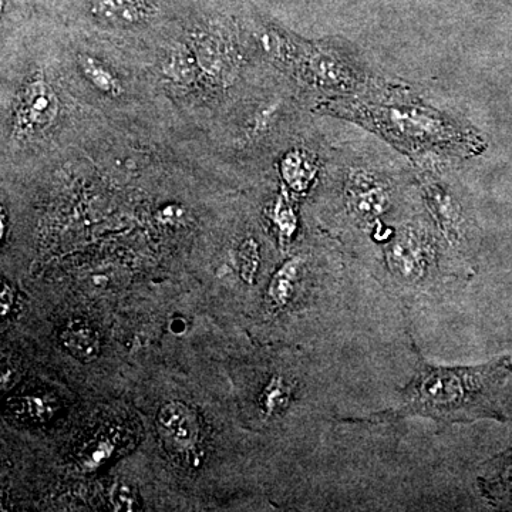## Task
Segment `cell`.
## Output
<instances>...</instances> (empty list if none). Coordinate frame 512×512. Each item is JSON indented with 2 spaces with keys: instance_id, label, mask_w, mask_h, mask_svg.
<instances>
[{
  "instance_id": "1",
  "label": "cell",
  "mask_w": 512,
  "mask_h": 512,
  "mask_svg": "<svg viewBox=\"0 0 512 512\" xmlns=\"http://www.w3.org/2000/svg\"><path fill=\"white\" fill-rule=\"evenodd\" d=\"M323 107L382 138L417 167L450 165L487 150V141L473 124L431 106L406 83L387 77L359 96L326 101Z\"/></svg>"
},
{
  "instance_id": "2",
  "label": "cell",
  "mask_w": 512,
  "mask_h": 512,
  "mask_svg": "<svg viewBox=\"0 0 512 512\" xmlns=\"http://www.w3.org/2000/svg\"><path fill=\"white\" fill-rule=\"evenodd\" d=\"M416 372L399 389L393 409L373 413L350 423H396L409 417H426L439 424H468L478 420L505 421L498 396L512 373L510 356L498 357L478 366L431 365L413 346Z\"/></svg>"
},
{
  "instance_id": "3",
  "label": "cell",
  "mask_w": 512,
  "mask_h": 512,
  "mask_svg": "<svg viewBox=\"0 0 512 512\" xmlns=\"http://www.w3.org/2000/svg\"><path fill=\"white\" fill-rule=\"evenodd\" d=\"M342 165L343 200L349 214L357 221L376 220L392 205L399 185L396 173L380 160L349 150Z\"/></svg>"
},
{
  "instance_id": "4",
  "label": "cell",
  "mask_w": 512,
  "mask_h": 512,
  "mask_svg": "<svg viewBox=\"0 0 512 512\" xmlns=\"http://www.w3.org/2000/svg\"><path fill=\"white\" fill-rule=\"evenodd\" d=\"M60 113L59 97L47 82L45 74L30 77L16 104L13 130L18 136H35L56 123Z\"/></svg>"
},
{
  "instance_id": "5",
  "label": "cell",
  "mask_w": 512,
  "mask_h": 512,
  "mask_svg": "<svg viewBox=\"0 0 512 512\" xmlns=\"http://www.w3.org/2000/svg\"><path fill=\"white\" fill-rule=\"evenodd\" d=\"M157 423L165 439L180 451H191L200 441V421L187 404L165 403L158 410Z\"/></svg>"
},
{
  "instance_id": "6",
  "label": "cell",
  "mask_w": 512,
  "mask_h": 512,
  "mask_svg": "<svg viewBox=\"0 0 512 512\" xmlns=\"http://www.w3.org/2000/svg\"><path fill=\"white\" fill-rule=\"evenodd\" d=\"M319 171V154L309 147H293L279 161L282 181L296 194L308 191L318 178Z\"/></svg>"
},
{
  "instance_id": "7",
  "label": "cell",
  "mask_w": 512,
  "mask_h": 512,
  "mask_svg": "<svg viewBox=\"0 0 512 512\" xmlns=\"http://www.w3.org/2000/svg\"><path fill=\"white\" fill-rule=\"evenodd\" d=\"M90 12L110 25L131 26L153 19L158 8L153 0H94Z\"/></svg>"
},
{
  "instance_id": "8",
  "label": "cell",
  "mask_w": 512,
  "mask_h": 512,
  "mask_svg": "<svg viewBox=\"0 0 512 512\" xmlns=\"http://www.w3.org/2000/svg\"><path fill=\"white\" fill-rule=\"evenodd\" d=\"M63 348L80 362L90 363L101 353L100 333L89 323L72 320L60 333Z\"/></svg>"
},
{
  "instance_id": "9",
  "label": "cell",
  "mask_w": 512,
  "mask_h": 512,
  "mask_svg": "<svg viewBox=\"0 0 512 512\" xmlns=\"http://www.w3.org/2000/svg\"><path fill=\"white\" fill-rule=\"evenodd\" d=\"M77 64H79V69L84 79L92 84L94 89L110 97L123 96V84L117 79L113 70L109 69L101 60L87 55V53H80L77 56Z\"/></svg>"
},
{
  "instance_id": "10",
  "label": "cell",
  "mask_w": 512,
  "mask_h": 512,
  "mask_svg": "<svg viewBox=\"0 0 512 512\" xmlns=\"http://www.w3.org/2000/svg\"><path fill=\"white\" fill-rule=\"evenodd\" d=\"M299 266H301V258L289 259L282 265V268L276 272L274 279H272L271 286H269V296L275 305L282 306L288 302L293 292V284L298 275Z\"/></svg>"
},
{
  "instance_id": "11",
  "label": "cell",
  "mask_w": 512,
  "mask_h": 512,
  "mask_svg": "<svg viewBox=\"0 0 512 512\" xmlns=\"http://www.w3.org/2000/svg\"><path fill=\"white\" fill-rule=\"evenodd\" d=\"M194 55L198 66L214 76L221 73V67H225V63H227L225 60H228L227 52L225 50L221 52V46L212 42L211 39L198 40L194 46Z\"/></svg>"
},
{
  "instance_id": "12",
  "label": "cell",
  "mask_w": 512,
  "mask_h": 512,
  "mask_svg": "<svg viewBox=\"0 0 512 512\" xmlns=\"http://www.w3.org/2000/svg\"><path fill=\"white\" fill-rule=\"evenodd\" d=\"M197 66L198 62L194 53L184 49L175 50L173 55L168 57L167 62L164 63V73L173 77L177 82H192L197 76V72H195Z\"/></svg>"
},
{
  "instance_id": "13",
  "label": "cell",
  "mask_w": 512,
  "mask_h": 512,
  "mask_svg": "<svg viewBox=\"0 0 512 512\" xmlns=\"http://www.w3.org/2000/svg\"><path fill=\"white\" fill-rule=\"evenodd\" d=\"M259 244L254 238L245 239L238 249L239 272H241L242 281L247 284H254L256 272L259 268Z\"/></svg>"
},
{
  "instance_id": "14",
  "label": "cell",
  "mask_w": 512,
  "mask_h": 512,
  "mask_svg": "<svg viewBox=\"0 0 512 512\" xmlns=\"http://www.w3.org/2000/svg\"><path fill=\"white\" fill-rule=\"evenodd\" d=\"M110 504L116 511H137L140 503L136 488L127 481H117L110 491Z\"/></svg>"
},
{
  "instance_id": "15",
  "label": "cell",
  "mask_w": 512,
  "mask_h": 512,
  "mask_svg": "<svg viewBox=\"0 0 512 512\" xmlns=\"http://www.w3.org/2000/svg\"><path fill=\"white\" fill-rule=\"evenodd\" d=\"M274 221L279 229L282 239H291L296 229V215L293 212L292 205L286 200L285 195H281L276 201L274 208Z\"/></svg>"
},
{
  "instance_id": "16",
  "label": "cell",
  "mask_w": 512,
  "mask_h": 512,
  "mask_svg": "<svg viewBox=\"0 0 512 512\" xmlns=\"http://www.w3.org/2000/svg\"><path fill=\"white\" fill-rule=\"evenodd\" d=\"M13 289L8 284L2 282V292H0V312H2V318L9 315L10 309L13 305Z\"/></svg>"
},
{
  "instance_id": "17",
  "label": "cell",
  "mask_w": 512,
  "mask_h": 512,
  "mask_svg": "<svg viewBox=\"0 0 512 512\" xmlns=\"http://www.w3.org/2000/svg\"><path fill=\"white\" fill-rule=\"evenodd\" d=\"M181 210L178 207H167L165 210H163V220L164 221H171L174 220V218L180 217Z\"/></svg>"
},
{
  "instance_id": "18",
  "label": "cell",
  "mask_w": 512,
  "mask_h": 512,
  "mask_svg": "<svg viewBox=\"0 0 512 512\" xmlns=\"http://www.w3.org/2000/svg\"><path fill=\"white\" fill-rule=\"evenodd\" d=\"M0 222H2V224H0V238H5V222H6V218H5V208L2 207V215H0Z\"/></svg>"
}]
</instances>
